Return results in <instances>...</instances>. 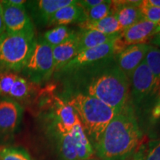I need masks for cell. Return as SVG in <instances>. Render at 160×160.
I'll use <instances>...</instances> for the list:
<instances>
[{"instance_id":"cell-1","label":"cell","mask_w":160,"mask_h":160,"mask_svg":"<svg viewBox=\"0 0 160 160\" xmlns=\"http://www.w3.org/2000/svg\"><path fill=\"white\" fill-rule=\"evenodd\" d=\"M63 97L82 94L97 98L119 112L130 99V80L117 65L115 56L57 72Z\"/></svg>"},{"instance_id":"cell-2","label":"cell","mask_w":160,"mask_h":160,"mask_svg":"<svg viewBox=\"0 0 160 160\" xmlns=\"http://www.w3.org/2000/svg\"><path fill=\"white\" fill-rule=\"evenodd\" d=\"M142 137L137 116L129 99L93 147L98 159L125 160L138 148Z\"/></svg>"},{"instance_id":"cell-3","label":"cell","mask_w":160,"mask_h":160,"mask_svg":"<svg viewBox=\"0 0 160 160\" xmlns=\"http://www.w3.org/2000/svg\"><path fill=\"white\" fill-rule=\"evenodd\" d=\"M60 96L74 109L93 146L97 142L112 119L119 113L97 98L82 94Z\"/></svg>"},{"instance_id":"cell-4","label":"cell","mask_w":160,"mask_h":160,"mask_svg":"<svg viewBox=\"0 0 160 160\" xmlns=\"http://www.w3.org/2000/svg\"><path fill=\"white\" fill-rule=\"evenodd\" d=\"M35 34L5 33L0 37V70L21 73L33 48Z\"/></svg>"},{"instance_id":"cell-5","label":"cell","mask_w":160,"mask_h":160,"mask_svg":"<svg viewBox=\"0 0 160 160\" xmlns=\"http://www.w3.org/2000/svg\"><path fill=\"white\" fill-rule=\"evenodd\" d=\"M54 70L53 48L46 42L42 37L37 38L31 56L21 71L22 76L39 86L51 79Z\"/></svg>"},{"instance_id":"cell-6","label":"cell","mask_w":160,"mask_h":160,"mask_svg":"<svg viewBox=\"0 0 160 160\" xmlns=\"http://www.w3.org/2000/svg\"><path fill=\"white\" fill-rule=\"evenodd\" d=\"M130 100L137 113L148 98L153 97V79L145 60L130 78Z\"/></svg>"},{"instance_id":"cell-7","label":"cell","mask_w":160,"mask_h":160,"mask_svg":"<svg viewBox=\"0 0 160 160\" xmlns=\"http://www.w3.org/2000/svg\"><path fill=\"white\" fill-rule=\"evenodd\" d=\"M5 32L8 33L35 34L34 25L25 7L11 5L2 1Z\"/></svg>"},{"instance_id":"cell-8","label":"cell","mask_w":160,"mask_h":160,"mask_svg":"<svg viewBox=\"0 0 160 160\" xmlns=\"http://www.w3.org/2000/svg\"><path fill=\"white\" fill-rule=\"evenodd\" d=\"M75 0H33L27 1L25 9L33 25L42 28L48 26L53 15L58 10L73 3Z\"/></svg>"},{"instance_id":"cell-9","label":"cell","mask_w":160,"mask_h":160,"mask_svg":"<svg viewBox=\"0 0 160 160\" xmlns=\"http://www.w3.org/2000/svg\"><path fill=\"white\" fill-rule=\"evenodd\" d=\"M23 117L22 106L8 97L0 99V134L11 136L17 131Z\"/></svg>"},{"instance_id":"cell-10","label":"cell","mask_w":160,"mask_h":160,"mask_svg":"<svg viewBox=\"0 0 160 160\" xmlns=\"http://www.w3.org/2000/svg\"><path fill=\"white\" fill-rule=\"evenodd\" d=\"M150 46L151 45L147 43L131 45L115 56L118 66L129 79L135 70L145 60Z\"/></svg>"},{"instance_id":"cell-11","label":"cell","mask_w":160,"mask_h":160,"mask_svg":"<svg viewBox=\"0 0 160 160\" xmlns=\"http://www.w3.org/2000/svg\"><path fill=\"white\" fill-rule=\"evenodd\" d=\"M160 32V23L141 19L121 33V39L126 45L146 43V41Z\"/></svg>"},{"instance_id":"cell-12","label":"cell","mask_w":160,"mask_h":160,"mask_svg":"<svg viewBox=\"0 0 160 160\" xmlns=\"http://www.w3.org/2000/svg\"><path fill=\"white\" fill-rule=\"evenodd\" d=\"M142 1H112L113 14L122 31L142 19L139 8Z\"/></svg>"},{"instance_id":"cell-13","label":"cell","mask_w":160,"mask_h":160,"mask_svg":"<svg viewBox=\"0 0 160 160\" xmlns=\"http://www.w3.org/2000/svg\"><path fill=\"white\" fill-rule=\"evenodd\" d=\"M115 42L116 40L110 43L100 45L99 47L80 52L60 71L74 68L79 66L93 63L105 58L115 56Z\"/></svg>"},{"instance_id":"cell-14","label":"cell","mask_w":160,"mask_h":160,"mask_svg":"<svg viewBox=\"0 0 160 160\" xmlns=\"http://www.w3.org/2000/svg\"><path fill=\"white\" fill-rule=\"evenodd\" d=\"M78 53V31H75V33L65 42L53 48L54 73L62 69Z\"/></svg>"},{"instance_id":"cell-15","label":"cell","mask_w":160,"mask_h":160,"mask_svg":"<svg viewBox=\"0 0 160 160\" xmlns=\"http://www.w3.org/2000/svg\"><path fill=\"white\" fill-rule=\"evenodd\" d=\"M87 21L85 11L77 1L58 10L50 20L48 26H67L70 24H80Z\"/></svg>"},{"instance_id":"cell-16","label":"cell","mask_w":160,"mask_h":160,"mask_svg":"<svg viewBox=\"0 0 160 160\" xmlns=\"http://www.w3.org/2000/svg\"><path fill=\"white\" fill-rule=\"evenodd\" d=\"M121 33L115 34H106L92 30L80 29L78 31L79 53L85 50L99 47L115 41L120 37Z\"/></svg>"},{"instance_id":"cell-17","label":"cell","mask_w":160,"mask_h":160,"mask_svg":"<svg viewBox=\"0 0 160 160\" xmlns=\"http://www.w3.org/2000/svg\"><path fill=\"white\" fill-rule=\"evenodd\" d=\"M37 86L23 76L17 74L6 97L15 100L19 104L25 103L37 94Z\"/></svg>"},{"instance_id":"cell-18","label":"cell","mask_w":160,"mask_h":160,"mask_svg":"<svg viewBox=\"0 0 160 160\" xmlns=\"http://www.w3.org/2000/svg\"><path fill=\"white\" fill-rule=\"evenodd\" d=\"M145 62L149 68L153 79V97H154L156 108L160 113V49L151 45L146 54Z\"/></svg>"},{"instance_id":"cell-19","label":"cell","mask_w":160,"mask_h":160,"mask_svg":"<svg viewBox=\"0 0 160 160\" xmlns=\"http://www.w3.org/2000/svg\"><path fill=\"white\" fill-rule=\"evenodd\" d=\"M79 160H88L95 154L93 145L84 131L80 121L77 122L71 132Z\"/></svg>"},{"instance_id":"cell-20","label":"cell","mask_w":160,"mask_h":160,"mask_svg":"<svg viewBox=\"0 0 160 160\" xmlns=\"http://www.w3.org/2000/svg\"><path fill=\"white\" fill-rule=\"evenodd\" d=\"M79 26L80 29L92 30L106 34H115L122 32L114 14H111L98 21H86Z\"/></svg>"},{"instance_id":"cell-21","label":"cell","mask_w":160,"mask_h":160,"mask_svg":"<svg viewBox=\"0 0 160 160\" xmlns=\"http://www.w3.org/2000/svg\"><path fill=\"white\" fill-rule=\"evenodd\" d=\"M55 139L60 160H79L71 133L59 136Z\"/></svg>"},{"instance_id":"cell-22","label":"cell","mask_w":160,"mask_h":160,"mask_svg":"<svg viewBox=\"0 0 160 160\" xmlns=\"http://www.w3.org/2000/svg\"><path fill=\"white\" fill-rule=\"evenodd\" d=\"M74 30L70 28L68 26L60 25L46 31L42 38L52 48L62 43L75 33Z\"/></svg>"},{"instance_id":"cell-23","label":"cell","mask_w":160,"mask_h":160,"mask_svg":"<svg viewBox=\"0 0 160 160\" xmlns=\"http://www.w3.org/2000/svg\"><path fill=\"white\" fill-rule=\"evenodd\" d=\"M85 13L87 16V21L94 22L102 19L104 18L113 14L112 1L104 0L102 3L99 4L93 8L88 10L85 11Z\"/></svg>"},{"instance_id":"cell-24","label":"cell","mask_w":160,"mask_h":160,"mask_svg":"<svg viewBox=\"0 0 160 160\" xmlns=\"http://www.w3.org/2000/svg\"><path fill=\"white\" fill-rule=\"evenodd\" d=\"M0 160H33L25 150L19 148L4 147L0 148Z\"/></svg>"},{"instance_id":"cell-25","label":"cell","mask_w":160,"mask_h":160,"mask_svg":"<svg viewBox=\"0 0 160 160\" xmlns=\"http://www.w3.org/2000/svg\"><path fill=\"white\" fill-rule=\"evenodd\" d=\"M139 8L141 11L142 19L153 22L160 23V8L146 5L142 0Z\"/></svg>"},{"instance_id":"cell-26","label":"cell","mask_w":160,"mask_h":160,"mask_svg":"<svg viewBox=\"0 0 160 160\" xmlns=\"http://www.w3.org/2000/svg\"><path fill=\"white\" fill-rule=\"evenodd\" d=\"M135 160H160V141L148 149Z\"/></svg>"},{"instance_id":"cell-27","label":"cell","mask_w":160,"mask_h":160,"mask_svg":"<svg viewBox=\"0 0 160 160\" xmlns=\"http://www.w3.org/2000/svg\"><path fill=\"white\" fill-rule=\"evenodd\" d=\"M103 2L104 0H80V1H77V3L86 11L102 3Z\"/></svg>"},{"instance_id":"cell-28","label":"cell","mask_w":160,"mask_h":160,"mask_svg":"<svg viewBox=\"0 0 160 160\" xmlns=\"http://www.w3.org/2000/svg\"><path fill=\"white\" fill-rule=\"evenodd\" d=\"M5 32V23H4V19H3L2 7L1 2H0V37H1Z\"/></svg>"},{"instance_id":"cell-29","label":"cell","mask_w":160,"mask_h":160,"mask_svg":"<svg viewBox=\"0 0 160 160\" xmlns=\"http://www.w3.org/2000/svg\"><path fill=\"white\" fill-rule=\"evenodd\" d=\"M5 2L11 5L18 6V7H25L27 1H24V0H7Z\"/></svg>"},{"instance_id":"cell-30","label":"cell","mask_w":160,"mask_h":160,"mask_svg":"<svg viewBox=\"0 0 160 160\" xmlns=\"http://www.w3.org/2000/svg\"><path fill=\"white\" fill-rule=\"evenodd\" d=\"M144 3L152 7L160 8V0H143Z\"/></svg>"},{"instance_id":"cell-31","label":"cell","mask_w":160,"mask_h":160,"mask_svg":"<svg viewBox=\"0 0 160 160\" xmlns=\"http://www.w3.org/2000/svg\"><path fill=\"white\" fill-rule=\"evenodd\" d=\"M88 160H101V159H95V158H91V159H88Z\"/></svg>"}]
</instances>
